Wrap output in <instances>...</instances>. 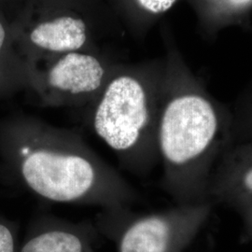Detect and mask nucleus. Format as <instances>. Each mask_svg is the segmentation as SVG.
Masks as SVG:
<instances>
[{
  "mask_svg": "<svg viewBox=\"0 0 252 252\" xmlns=\"http://www.w3.org/2000/svg\"><path fill=\"white\" fill-rule=\"evenodd\" d=\"M0 252H19L13 230L3 222H0Z\"/></svg>",
  "mask_w": 252,
  "mask_h": 252,
  "instance_id": "obj_12",
  "label": "nucleus"
},
{
  "mask_svg": "<svg viewBox=\"0 0 252 252\" xmlns=\"http://www.w3.org/2000/svg\"><path fill=\"white\" fill-rule=\"evenodd\" d=\"M87 37V26L84 21L70 15L41 22L29 33L33 45L62 54L79 52L85 45Z\"/></svg>",
  "mask_w": 252,
  "mask_h": 252,
  "instance_id": "obj_9",
  "label": "nucleus"
},
{
  "mask_svg": "<svg viewBox=\"0 0 252 252\" xmlns=\"http://www.w3.org/2000/svg\"><path fill=\"white\" fill-rule=\"evenodd\" d=\"M15 135L19 175L40 199L102 209L131 207L138 199L136 190L80 134L31 120Z\"/></svg>",
  "mask_w": 252,
  "mask_h": 252,
  "instance_id": "obj_2",
  "label": "nucleus"
},
{
  "mask_svg": "<svg viewBox=\"0 0 252 252\" xmlns=\"http://www.w3.org/2000/svg\"><path fill=\"white\" fill-rule=\"evenodd\" d=\"M242 220L244 225V240L252 243V211L242 217Z\"/></svg>",
  "mask_w": 252,
  "mask_h": 252,
  "instance_id": "obj_13",
  "label": "nucleus"
},
{
  "mask_svg": "<svg viewBox=\"0 0 252 252\" xmlns=\"http://www.w3.org/2000/svg\"><path fill=\"white\" fill-rule=\"evenodd\" d=\"M231 144L252 138V77L230 107Z\"/></svg>",
  "mask_w": 252,
  "mask_h": 252,
  "instance_id": "obj_10",
  "label": "nucleus"
},
{
  "mask_svg": "<svg viewBox=\"0 0 252 252\" xmlns=\"http://www.w3.org/2000/svg\"><path fill=\"white\" fill-rule=\"evenodd\" d=\"M165 62L120 70L94 102L90 126L121 166L146 176L160 162L157 126Z\"/></svg>",
  "mask_w": 252,
  "mask_h": 252,
  "instance_id": "obj_3",
  "label": "nucleus"
},
{
  "mask_svg": "<svg viewBox=\"0 0 252 252\" xmlns=\"http://www.w3.org/2000/svg\"><path fill=\"white\" fill-rule=\"evenodd\" d=\"M208 200L235 210L252 211V138L229 145L219 158L208 184Z\"/></svg>",
  "mask_w": 252,
  "mask_h": 252,
  "instance_id": "obj_6",
  "label": "nucleus"
},
{
  "mask_svg": "<svg viewBox=\"0 0 252 252\" xmlns=\"http://www.w3.org/2000/svg\"><path fill=\"white\" fill-rule=\"evenodd\" d=\"M110 76L95 56L74 52L36 73L35 84L46 103L63 105L95 99Z\"/></svg>",
  "mask_w": 252,
  "mask_h": 252,
  "instance_id": "obj_5",
  "label": "nucleus"
},
{
  "mask_svg": "<svg viewBox=\"0 0 252 252\" xmlns=\"http://www.w3.org/2000/svg\"><path fill=\"white\" fill-rule=\"evenodd\" d=\"M98 234L94 223L43 215L33 225L19 252H96Z\"/></svg>",
  "mask_w": 252,
  "mask_h": 252,
  "instance_id": "obj_7",
  "label": "nucleus"
},
{
  "mask_svg": "<svg viewBox=\"0 0 252 252\" xmlns=\"http://www.w3.org/2000/svg\"><path fill=\"white\" fill-rule=\"evenodd\" d=\"M201 36L214 39L230 27L250 28L252 0H189Z\"/></svg>",
  "mask_w": 252,
  "mask_h": 252,
  "instance_id": "obj_8",
  "label": "nucleus"
},
{
  "mask_svg": "<svg viewBox=\"0 0 252 252\" xmlns=\"http://www.w3.org/2000/svg\"><path fill=\"white\" fill-rule=\"evenodd\" d=\"M180 0H130L142 25H150L168 12Z\"/></svg>",
  "mask_w": 252,
  "mask_h": 252,
  "instance_id": "obj_11",
  "label": "nucleus"
},
{
  "mask_svg": "<svg viewBox=\"0 0 252 252\" xmlns=\"http://www.w3.org/2000/svg\"><path fill=\"white\" fill-rule=\"evenodd\" d=\"M210 201L176 205L153 213H135L130 207L103 208L94 225L113 242L117 252H185L211 214Z\"/></svg>",
  "mask_w": 252,
  "mask_h": 252,
  "instance_id": "obj_4",
  "label": "nucleus"
},
{
  "mask_svg": "<svg viewBox=\"0 0 252 252\" xmlns=\"http://www.w3.org/2000/svg\"><path fill=\"white\" fill-rule=\"evenodd\" d=\"M6 38H7V30L2 21L0 20V56L3 52V49L5 47L6 43Z\"/></svg>",
  "mask_w": 252,
  "mask_h": 252,
  "instance_id": "obj_14",
  "label": "nucleus"
},
{
  "mask_svg": "<svg viewBox=\"0 0 252 252\" xmlns=\"http://www.w3.org/2000/svg\"><path fill=\"white\" fill-rule=\"evenodd\" d=\"M230 107L213 97L176 48L165 61L157 126L162 189L176 205L208 200V184L231 144Z\"/></svg>",
  "mask_w": 252,
  "mask_h": 252,
  "instance_id": "obj_1",
  "label": "nucleus"
}]
</instances>
